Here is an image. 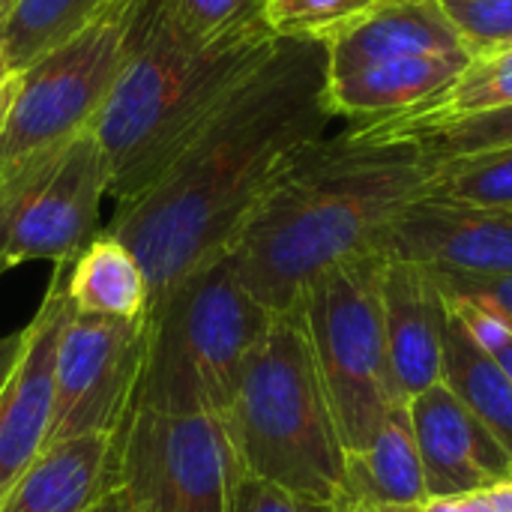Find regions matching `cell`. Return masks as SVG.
I'll return each instance as SVG.
<instances>
[{"instance_id": "1", "label": "cell", "mask_w": 512, "mask_h": 512, "mask_svg": "<svg viewBox=\"0 0 512 512\" xmlns=\"http://www.w3.org/2000/svg\"><path fill=\"white\" fill-rule=\"evenodd\" d=\"M324 87V42L279 39L168 171L141 198L114 207L105 231L138 258L150 309L186 276L231 255L276 180L327 135Z\"/></svg>"}, {"instance_id": "2", "label": "cell", "mask_w": 512, "mask_h": 512, "mask_svg": "<svg viewBox=\"0 0 512 512\" xmlns=\"http://www.w3.org/2000/svg\"><path fill=\"white\" fill-rule=\"evenodd\" d=\"M438 165L414 141H378L360 126L315 141L267 192L231 249L246 291L270 312L300 303L330 267L375 252Z\"/></svg>"}, {"instance_id": "3", "label": "cell", "mask_w": 512, "mask_h": 512, "mask_svg": "<svg viewBox=\"0 0 512 512\" xmlns=\"http://www.w3.org/2000/svg\"><path fill=\"white\" fill-rule=\"evenodd\" d=\"M276 42L261 21L198 45L171 27L162 0H147L132 51L93 123L114 207L141 198L168 171Z\"/></svg>"}, {"instance_id": "4", "label": "cell", "mask_w": 512, "mask_h": 512, "mask_svg": "<svg viewBox=\"0 0 512 512\" xmlns=\"http://www.w3.org/2000/svg\"><path fill=\"white\" fill-rule=\"evenodd\" d=\"M219 420L237 471L300 498L342 501L345 447L300 306L273 315Z\"/></svg>"}, {"instance_id": "5", "label": "cell", "mask_w": 512, "mask_h": 512, "mask_svg": "<svg viewBox=\"0 0 512 512\" xmlns=\"http://www.w3.org/2000/svg\"><path fill=\"white\" fill-rule=\"evenodd\" d=\"M273 315L246 291L228 255L186 276L147 315L135 408L165 417H222Z\"/></svg>"}, {"instance_id": "6", "label": "cell", "mask_w": 512, "mask_h": 512, "mask_svg": "<svg viewBox=\"0 0 512 512\" xmlns=\"http://www.w3.org/2000/svg\"><path fill=\"white\" fill-rule=\"evenodd\" d=\"M384 261L381 249L348 258L309 282L297 303L345 456L369 447L405 405L387 354Z\"/></svg>"}, {"instance_id": "7", "label": "cell", "mask_w": 512, "mask_h": 512, "mask_svg": "<svg viewBox=\"0 0 512 512\" xmlns=\"http://www.w3.org/2000/svg\"><path fill=\"white\" fill-rule=\"evenodd\" d=\"M147 0H120L15 78L0 123V171L93 129L132 51Z\"/></svg>"}, {"instance_id": "8", "label": "cell", "mask_w": 512, "mask_h": 512, "mask_svg": "<svg viewBox=\"0 0 512 512\" xmlns=\"http://www.w3.org/2000/svg\"><path fill=\"white\" fill-rule=\"evenodd\" d=\"M108 171L96 132L0 171V276L30 261L69 264L96 234Z\"/></svg>"}, {"instance_id": "9", "label": "cell", "mask_w": 512, "mask_h": 512, "mask_svg": "<svg viewBox=\"0 0 512 512\" xmlns=\"http://www.w3.org/2000/svg\"><path fill=\"white\" fill-rule=\"evenodd\" d=\"M234 471L216 414L165 417L135 408L120 435L117 489L135 512H225Z\"/></svg>"}, {"instance_id": "10", "label": "cell", "mask_w": 512, "mask_h": 512, "mask_svg": "<svg viewBox=\"0 0 512 512\" xmlns=\"http://www.w3.org/2000/svg\"><path fill=\"white\" fill-rule=\"evenodd\" d=\"M147 351V321H114L66 312L57 351L48 444L114 435L120 438L138 399Z\"/></svg>"}, {"instance_id": "11", "label": "cell", "mask_w": 512, "mask_h": 512, "mask_svg": "<svg viewBox=\"0 0 512 512\" xmlns=\"http://www.w3.org/2000/svg\"><path fill=\"white\" fill-rule=\"evenodd\" d=\"M420 450L426 492L462 498L512 480V456L480 417L441 381L405 402Z\"/></svg>"}, {"instance_id": "12", "label": "cell", "mask_w": 512, "mask_h": 512, "mask_svg": "<svg viewBox=\"0 0 512 512\" xmlns=\"http://www.w3.org/2000/svg\"><path fill=\"white\" fill-rule=\"evenodd\" d=\"M381 252L438 273L512 276V213L423 195L390 225Z\"/></svg>"}, {"instance_id": "13", "label": "cell", "mask_w": 512, "mask_h": 512, "mask_svg": "<svg viewBox=\"0 0 512 512\" xmlns=\"http://www.w3.org/2000/svg\"><path fill=\"white\" fill-rule=\"evenodd\" d=\"M66 312V264H54V276L42 294V303L27 321V351L18 363L15 378L0 396V504L45 450L54 387V351Z\"/></svg>"}, {"instance_id": "14", "label": "cell", "mask_w": 512, "mask_h": 512, "mask_svg": "<svg viewBox=\"0 0 512 512\" xmlns=\"http://www.w3.org/2000/svg\"><path fill=\"white\" fill-rule=\"evenodd\" d=\"M381 306L390 369L402 399L408 402L444 381L450 297L435 270L387 255L381 276Z\"/></svg>"}, {"instance_id": "15", "label": "cell", "mask_w": 512, "mask_h": 512, "mask_svg": "<svg viewBox=\"0 0 512 512\" xmlns=\"http://www.w3.org/2000/svg\"><path fill=\"white\" fill-rule=\"evenodd\" d=\"M321 42L327 51V75L396 57H468L441 0H378Z\"/></svg>"}, {"instance_id": "16", "label": "cell", "mask_w": 512, "mask_h": 512, "mask_svg": "<svg viewBox=\"0 0 512 512\" xmlns=\"http://www.w3.org/2000/svg\"><path fill=\"white\" fill-rule=\"evenodd\" d=\"M120 480V438L84 435L48 444L0 512H90Z\"/></svg>"}, {"instance_id": "17", "label": "cell", "mask_w": 512, "mask_h": 512, "mask_svg": "<svg viewBox=\"0 0 512 512\" xmlns=\"http://www.w3.org/2000/svg\"><path fill=\"white\" fill-rule=\"evenodd\" d=\"M468 63V57L444 54L381 60L354 72L327 75L324 102L333 117L354 123L393 117L447 90L468 69Z\"/></svg>"}, {"instance_id": "18", "label": "cell", "mask_w": 512, "mask_h": 512, "mask_svg": "<svg viewBox=\"0 0 512 512\" xmlns=\"http://www.w3.org/2000/svg\"><path fill=\"white\" fill-rule=\"evenodd\" d=\"M429 501L420 450L405 405L360 453L345 456V489L336 507L348 510H420Z\"/></svg>"}, {"instance_id": "19", "label": "cell", "mask_w": 512, "mask_h": 512, "mask_svg": "<svg viewBox=\"0 0 512 512\" xmlns=\"http://www.w3.org/2000/svg\"><path fill=\"white\" fill-rule=\"evenodd\" d=\"M66 297L78 315L147 321L150 312L147 276L132 249L111 231H99L66 264Z\"/></svg>"}, {"instance_id": "20", "label": "cell", "mask_w": 512, "mask_h": 512, "mask_svg": "<svg viewBox=\"0 0 512 512\" xmlns=\"http://www.w3.org/2000/svg\"><path fill=\"white\" fill-rule=\"evenodd\" d=\"M444 384L480 417L512 456V381L501 363L477 342L450 303L444 339Z\"/></svg>"}, {"instance_id": "21", "label": "cell", "mask_w": 512, "mask_h": 512, "mask_svg": "<svg viewBox=\"0 0 512 512\" xmlns=\"http://www.w3.org/2000/svg\"><path fill=\"white\" fill-rule=\"evenodd\" d=\"M120 0H15L0 21V48L15 72L63 45Z\"/></svg>"}, {"instance_id": "22", "label": "cell", "mask_w": 512, "mask_h": 512, "mask_svg": "<svg viewBox=\"0 0 512 512\" xmlns=\"http://www.w3.org/2000/svg\"><path fill=\"white\" fill-rule=\"evenodd\" d=\"M426 198L512 213V147H498L438 165Z\"/></svg>"}, {"instance_id": "23", "label": "cell", "mask_w": 512, "mask_h": 512, "mask_svg": "<svg viewBox=\"0 0 512 512\" xmlns=\"http://www.w3.org/2000/svg\"><path fill=\"white\" fill-rule=\"evenodd\" d=\"M171 27L198 45L228 39L261 24V0H162Z\"/></svg>"}, {"instance_id": "24", "label": "cell", "mask_w": 512, "mask_h": 512, "mask_svg": "<svg viewBox=\"0 0 512 512\" xmlns=\"http://www.w3.org/2000/svg\"><path fill=\"white\" fill-rule=\"evenodd\" d=\"M414 144H420L423 153L435 165H444V162H453L462 156H474V153H486V150H498V147H512V105L438 126V129L414 138Z\"/></svg>"}, {"instance_id": "25", "label": "cell", "mask_w": 512, "mask_h": 512, "mask_svg": "<svg viewBox=\"0 0 512 512\" xmlns=\"http://www.w3.org/2000/svg\"><path fill=\"white\" fill-rule=\"evenodd\" d=\"M378 0H261V18L276 39H324Z\"/></svg>"}, {"instance_id": "26", "label": "cell", "mask_w": 512, "mask_h": 512, "mask_svg": "<svg viewBox=\"0 0 512 512\" xmlns=\"http://www.w3.org/2000/svg\"><path fill=\"white\" fill-rule=\"evenodd\" d=\"M471 60L512 48V0H441Z\"/></svg>"}, {"instance_id": "27", "label": "cell", "mask_w": 512, "mask_h": 512, "mask_svg": "<svg viewBox=\"0 0 512 512\" xmlns=\"http://www.w3.org/2000/svg\"><path fill=\"white\" fill-rule=\"evenodd\" d=\"M225 512H342L336 504L300 498L288 489H279L267 480H258L252 474L234 471L228 507Z\"/></svg>"}, {"instance_id": "28", "label": "cell", "mask_w": 512, "mask_h": 512, "mask_svg": "<svg viewBox=\"0 0 512 512\" xmlns=\"http://www.w3.org/2000/svg\"><path fill=\"white\" fill-rule=\"evenodd\" d=\"M444 291L453 300L489 309L512 324V276H465V273H438Z\"/></svg>"}, {"instance_id": "29", "label": "cell", "mask_w": 512, "mask_h": 512, "mask_svg": "<svg viewBox=\"0 0 512 512\" xmlns=\"http://www.w3.org/2000/svg\"><path fill=\"white\" fill-rule=\"evenodd\" d=\"M450 303L459 312V318L468 324V330L477 336V342L501 363V369L510 375L512 381V324H507L501 315H495L489 309H480V306H471L465 300H453L450 297Z\"/></svg>"}, {"instance_id": "30", "label": "cell", "mask_w": 512, "mask_h": 512, "mask_svg": "<svg viewBox=\"0 0 512 512\" xmlns=\"http://www.w3.org/2000/svg\"><path fill=\"white\" fill-rule=\"evenodd\" d=\"M27 339H30V324L12 333H0V396L18 372V363L27 351Z\"/></svg>"}, {"instance_id": "31", "label": "cell", "mask_w": 512, "mask_h": 512, "mask_svg": "<svg viewBox=\"0 0 512 512\" xmlns=\"http://www.w3.org/2000/svg\"><path fill=\"white\" fill-rule=\"evenodd\" d=\"M453 501L459 512H512V480L474 492V495L453 498Z\"/></svg>"}, {"instance_id": "32", "label": "cell", "mask_w": 512, "mask_h": 512, "mask_svg": "<svg viewBox=\"0 0 512 512\" xmlns=\"http://www.w3.org/2000/svg\"><path fill=\"white\" fill-rule=\"evenodd\" d=\"M15 78H18V72L9 66V60H6V54H3V48H0V123H3V117H6V108H9V102H12V93H15Z\"/></svg>"}, {"instance_id": "33", "label": "cell", "mask_w": 512, "mask_h": 512, "mask_svg": "<svg viewBox=\"0 0 512 512\" xmlns=\"http://www.w3.org/2000/svg\"><path fill=\"white\" fill-rule=\"evenodd\" d=\"M90 512H135V507L126 501V495L120 489H114V492H108Z\"/></svg>"}, {"instance_id": "34", "label": "cell", "mask_w": 512, "mask_h": 512, "mask_svg": "<svg viewBox=\"0 0 512 512\" xmlns=\"http://www.w3.org/2000/svg\"><path fill=\"white\" fill-rule=\"evenodd\" d=\"M15 0H0V21H3V15L9 12V6H12Z\"/></svg>"}, {"instance_id": "35", "label": "cell", "mask_w": 512, "mask_h": 512, "mask_svg": "<svg viewBox=\"0 0 512 512\" xmlns=\"http://www.w3.org/2000/svg\"><path fill=\"white\" fill-rule=\"evenodd\" d=\"M342 512H375V510H348V507H339ZM396 512H420V510H396Z\"/></svg>"}]
</instances>
